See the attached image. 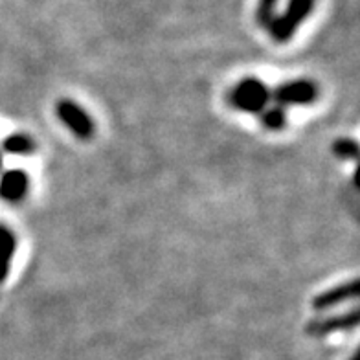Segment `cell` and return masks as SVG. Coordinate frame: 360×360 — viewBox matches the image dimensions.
Returning <instances> with one entry per match:
<instances>
[{
    "label": "cell",
    "instance_id": "cell-1",
    "mask_svg": "<svg viewBox=\"0 0 360 360\" xmlns=\"http://www.w3.org/2000/svg\"><path fill=\"white\" fill-rule=\"evenodd\" d=\"M314 2L316 0H289L283 13L276 15L274 20L266 28L270 37L274 39L276 43H289L296 34V30L313 13Z\"/></svg>",
    "mask_w": 360,
    "mask_h": 360
},
{
    "label": "cell",
    "instance_id": "cell-2",
    "mask_svg": "<svg viewBox=\"0 0 360 360\" xmlns=\"http://www.w3.org/2000/svg\"><path fill=\"white\" fill-rule=\"evenodd\" d=\"M228 101L236 110L259 114L269 107L270 89L257 77H245L230 90Z\"/></svg>",
    "mask_w": 360,
    "mask_h": 360
},
{
    "label": "cell",
    "instance_id": "cell-3",
    "mask_svg": "<svg viewBox=\"0 0 360 360\" xmlns=\"http://www.w3.org/2000/svg\"><path fill=\"white\" fill-rule=\"evenodd\" d=\"M270 100H274L280 107L290 105H311L318 100V85L311 79H294L281 83L274 90H270Z\"/></svg>",
    "mask_w": 360,
    "mask_h": 360
},
{
    "label": "cell",
    "instance_id": "cell-4",
    "mask_svg": "<svg viewBox=\"0 0 360 360\" xmlns=\"http://www.w3.org/2000/svg\"><path fill=\"white\" fill-rule=\"evenodd\" d=\"M57 118L81 140H89L94 134V122L83 107L72 100H61L56 105Z\"/></svg>",
    "mask_w": 360,
    "mask_h": 360
},
{
    "label": "cell",
    "instance_id": "cell-5",
    "mask_svg": "<svg viewBox=\"0 0 360 360\" xmlns=\"http://www.w3.org/2000/svg\"><path fill=\"white\" fill-rule=\"evenodd\" d=\"M356 326H359V309H351L349 313L314 320L307 326V333L313 337H326L337 331H353Z\"/></svg>",
    "mask_w": 360,
    "mask_h": 360
},
{
    "label": "cell",
    "instance_id": "cell-6",
    "mask_svg": "<svg viewBox=\"0 0 360 360\" xmlns=\"http://www.w3.org/2000/svg\"><path fill=\"white\" fill-rule=\"evenodd\" d=\"M356 298H359V280H351L347 283H340L314 296L313 309L314 311H327V309L337 307V305Z\"/></svg>",
    "mask_w": 360,
    "mask_h": 360
},
{
    "label": "cell",
    "instance_id": "cell-7",
    "mask_svg": "<svg viewBox=\"0 0 360 360\" xmlns=\"http://www.w3.org/2000/svg\"><path fill=\"white\" fill-rule=\"evenodd\" d=\"M30 190V176L22 169L6 171L0 179V197L8 202H19Z\"/></svg>",
    "mask_w": 360,
    "mask_h": 360
},
{
    "label": "cell",
    "instance_id": "cell-8",
    "mask_svg": "<svg viewBox=\"0 0 360 360\" xmlns=\"http://www.w3.org/2000/svg\"><path fill=\"white\" fill-rule=\"evenodd\" d=\"M15 250H17V239L13 232L0 224V283L10 276Z\"/></svg>",
    "mask_w": 360,
    "mask_h": 360
},
{
    "label": "cell",
    "instance_id": "cell-9",
    "mask_svg": "<svg viewBox=\"0 0 360 360\" xmlns=\"http://www.w3.org/2000/svg\"><path fill=\"white\" fill-rule=\"evenodd\" d=\"M6 153H10V155H15V157H30V155H34L37 146L32 140V136L22 133H15L10 134V136L6 138L4 143H2Z\"/></svg>",
    "mask_w": 360,
    "mask_h": 360
},
{
    "label": "cell",
    "instance_id": "cell-10",
    "mask_svg": "<svg viewBox=\"0 0 360 360\" xmlns=\"http://www.w3.org/2000/svg\"><path fill=\"white\" fill-rule=\"evenodd\" d=\"M261 124L269 131H281L287 125V110L285 107L274 105V107H266L265 110H261Z\"/></svg>",
    "mask_w": 360,
    "mask_h": 360
},
{
    "label": "cell",
    "instance_id": "cell-11",
    "mask_svg": "<svg viewBox=\"0 0 360 360\" xmlns=\"http://www.w3.org/2000/svg\"><path fill=\"white\" fill-rule=\"evenodd\" d=\"M333 153L340 160H356L359 143L355 140H351V138H338L337 142L333 143Z\"/></svg>",
    "mask_w": 360,
    "mask_h": 360
},
{
    "label": "cell",
    "instance_id": "cell-12",
    "mask_svg": "<svg viewBox=\"0 0 360 360\" xmlns=\"http://www.w3.org/2000/svg\"><path fill=\"white\" fill-rule=\"evenodd\" d=\"M280 0H257L256 8V22L261 28H269L270 22L276 17V6Z\"/></svg>",
    "mask_w": 360,
    "mask_h": 360
},
{
    "label": "cell",
    "instance_id": "cell-13",
    "mask_svg": "<svg viewBox=\"0 0 360 360\" xmlns=\"http://www.w3.org/2000/svg\"><path fill=\"white\" fill-rule=\"evenodd\" d=\"M351 360H359V356H356V355H353V356H351Z\"/></svg>",
    "mask_w": 360,
    "mask_h": 360
},
{
    "label": "cell",
    "instance_id": "cell-14",
    "mask_svg": "<svg viewBox=\"0 0 360 360\" xmlns=\"http://www.w3.org/2000/svg\"><path fill=\"white\" fill-rule=\"evenodd\" d=\"M0 167H2V155H0Z\"/></svg>",
    "mask_w": 360,
    "mask_h": 360
}]
</instances>
